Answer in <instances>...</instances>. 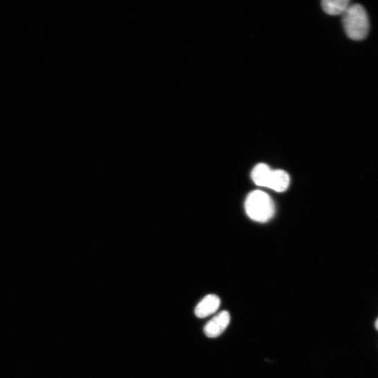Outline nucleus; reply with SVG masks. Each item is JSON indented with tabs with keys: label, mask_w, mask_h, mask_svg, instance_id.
<instances>
[{
	"label": "nucleus",
	"mask_w": 378,
	"mask_h": 378,
	"mask_svg": "<svg viewBox=\"0 0 378 378\" xmlns=\"http://www.w3.org/2000/svg\"><path fill=\"white\" fill-rule=\"evenodd\" d=\"M343 26L347 36L354 41L366 39L370 28L368 14L359 4L350 5L342 15Z\"/></svg>",
	"instance_id": "nucleus-1"
},
{
	"label": "nucleus",
	"mask_w": 378,
	"mask_h": 378,
	"mask_svg": "<svg viewBox=\"0 0 378 378\" xmlns=\"http://www.w3.org/2000/svg\"><path fill=\"white\" fill-rule=\"evenodd\" d=\"M248 217L258 222H267L274 215L275 205L271 197L262 191L250 193L244 205Z\"/></svg>",
	"instance_id": "nucleus-2"
},
{
	"label": "nucleus",
	"mask_w": 378,
	"mask_h": 378,
	"mask_svg": "<svg viewBox=\"0 0 378 378\" xmlns=\"http://www.w3.org/2000/svg\"><path fill=\"white\" fill-rule=\"evenodd\" d=\"M231 321L228 311H222L207 323L204 328L205 334L209 338L221 336L228 327Z\"/></svg>",
	"instance_id": "nucleus-3"
},
{
	"label": "nucleus",
	"mask_w": 378,
	"mask_h": 378,
	"mask_svg": "<svg viewBox=\"0 0 378 378\" xmlns=\"http://www.w3.org/2000/svg\"><path fill=\"white\" fill-rule=\"evenodd\" d=\"M221 304L219 296L215 294L206 296L197 306L195 309L196 316L199 318H206L215 313Z\"/></svg>",
	"instance_id": "nucleus-4"
},
{
	"label": "nucleus",
	"mask_w": 378,
	"mask_h": 378,
	"mask_svg": "<svg viewBox=\"0 0 378 378\" xmlns=\"http://www.w3.org/2000/svg\"><path fill=\"white\" fill-rule=\"evenodd\" d=\"M290 183V177L287 172L282 170H272L267 188L277 192L287 190Z\"/></svg>",
	"instance_id": "nucleus-5"
},
{
	"label": "nucleus",
	"mask_w": 378,
	"mask_h": 378,
	"mask_svg": "<svg viewBox=\"0 0 378 378\" xmlns=\"http://www.w3.org/2000/svg\"><path fill=\"white\" fill-rule=\"evenodd\" d=\"M350 3L347 0H324L322 8L329 15H343L350 6Z\"/></svg>",
	"instance_id": "nucleus-6"
},
{
	"label": "nucleus",
	"mask_w": 378,
	"mask_h": 378,
	"mask_svg": "<svg viewBox=\"0 0 378 378\" xmlns=\"http://www.w3.org/2000/svg\"><path fill=\"white\" fill-rule=\"evenodd\" d=\"M272 170L265 163L257 165L251 172V178L254 182L263 187H267Z\"/></svg>",
	"instance_id": "nucleus-7"
},
{
	"label": "nucleus",
	"mask_w": 378,
	"mask_h": 378,
	"mask_svg": "<svg viewBox=\"0 0 378 378\" xmlns=\"http://www.w3.org/2000/svg\"><path fill=\"white\" fill-rule=\"evenodd\" d=\"M375 328H376L377 330L378 331V318H377V320L376 322H375Z\"/></svg>",
	"instance_id": "nucleus-8"
}]
</instances>
